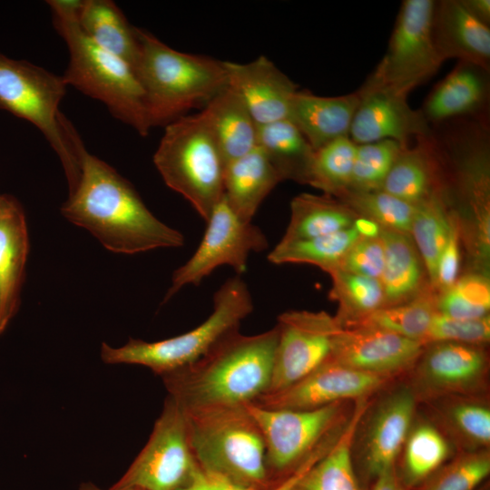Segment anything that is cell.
Segmentation results:
<instances>
[{"label": "cell", "mask_w": 490, "mask_h": 490, "mask_svg": "<svg viewBox=\"0 0 490 490\" xmlns=\"http://www.w3.org/2000/svg\"><path fill=\"white\" fill-rule=\"evenodd\" d=\"M67 129L81 173L62 204V215L113 253L137 254L181 247L182 233L160 220L125 178L90 153L70 121Z\"/></svg>", "instance_id": "1"}, {"label": "cell", "mask_w": 490, "mask_h": 490, "mask_svg": "<svg viewBox=\"0 0 490 490\" xmlns=\"http://www.w3.org/2000/svg\"><path fill=\"white\" fill-rule=\"evenodd\" d=\"M278 340L277 328L230 335L189 367L162 377L183 410L243 406L268 392Z\"/></svg>", "instance_id": "2"}, {"label": "cell", "mask_w": 490, "mask_h": 490, "mask_svg": "<svg viewBox=\"0 0 490 490\" xmlns=\"http://www.w3.org/2000/svg\"><path fill=\"white\" fill-rule=\"evenodd\" d=\"M80 2H46L54 27L69 53L62 76L67 86L102 102L116 119L146 136L152 126L142 85L130 64L99 46L81 29L77 17Z\"/></svg>", "instance_id": "3"}, {"label": "cell", "mask_w": 490, "mask_h": 490, "mask_svg": "<svg viewBox=\"0 0 490 490\" xmlns=\"http://www.w3.org/2000/svg\"><path fill=\"white\" fill-rule=\"evenodd\" d=\"M140 57L136 74L144 90L152 128L165 126L228 85L225 62L172 49L136 27Z\"/></svg>", "instance_id": "4"}, {"label": "cell", "mask_w": 490, "mask_h": 490, "mask_svg": "<svg viewBox=\"0 0 490 490\" xmlns=\"http://www.w3.org/2000/svg\"><path fill=\"white\" fill-rule=\"evenodd\" d=\"M201 473L236 486L267 490L264 440L245 405L183 410Z\"/></svg>", "instance_id": "5"}, {"label": "cell", "mask_w": 490, "mask_h": 490, "mask_svg": "<svg viewBox=\"0 0 490 490\" xmlns=\"http://www.w3.org/2000/svg\"><path fill=\"white\" fill-rule=\"evenodd\" d=\"M252 310L250 289L236 276L227 279L216 291L211 314L195 328L158 341L130 338L121 347L103 342L101 358L109 365L142 366L163 377L200 360L224 338L239 331L241 322Z\"/></svg>", "instance_id": "6"}, {"label": "cell", "mask_w": 490, "mask_h": 490, "mask_svg": "<svg viewBox=\"0 0 490 490\" xmlns=\"http://www.w3.org/2000/svg\"><path fill=\"white\" fill-rule=\"evenodd\" d=\"M153 163L165 184L206 221L223 196L225 164L204 109L164 126Z\"/></svg>", "instance_id": "7"}, {"label": "cell", "mask_w": 490, "mask_h": 490, "mask_svg": "<svg viewBox=\"0 0 490 490\" xmlns=\"http://www.w3.org/2000/svg\"><path fill=\"white\" fill-rule=\"evenodd\" d=\"M62 75L0 53V108L28 121L44 136L63 166L69 191L80 178V162L59 111L66 93Z\"/></svg>", "instance_id": "8"}, {"label": "cell", "mask_w": 490, "mask_h": 490, "mask_svg": "<svg viewBox=\"0 0 490 490\" xmlns=\"http://www.w3.org/2000/svg\"><path fill=\"white\" fill-rule=\"evenodd\" d=\"M201 474L191 448L184 411L167 396L147 443L112 486L183 490Z\"/></svg>", "instance_id": "9"}, {"label": "cell", "mask_w": 490, "mask_h": 490, "mask_svg": "<svg viewBox=\"0 0 490 490\" xmlns=\"http://www.w3.org/2000/svg\"><path fill=\"white\" fill-rule=\"evenodd\" d=\"M436 2L405 0L386 54L365 83L407 94L430 78L444 62L433 36Z\"/></svg>", "instance_id": "10"}, {"label": "cell", "mask_w": 490, "mask_h": 490, "mask_svg": "<svg viewBox=\"0 0 490 490\" xmlns=\"http://www.w3.org/2000/svg\"><path fill=\"white\" fill-rule=\"evenodd\" d=\"M260 429L271 486L291 475L328 436L340 414V402L308 410L270 409L245 405Z\"/></svg>", "instance_id": "11"}, {"label": "cell", "mask_w": 490, "mask_h": 490, "mask_svg": "<svg viewBox=\"0 0 490 490\" xmlns=\"http://www.w3.org/2000/svg\"><path fill=\"white\" fill-rule=\"evenodd\" d=\"M205 222L207 226L201 241L192 256L174 270L164 301L187 285H199L220 266H230L237 274L244 273L250 254L268 247L262 230L252 222L241 220L224 196Z\"/></svg>", "instance_id": "12"}, {"label": "cell", "mask_w": 490, "mask_h": 490, "mask_svg": "<svg viewBox=\"0 0 490 490\" xmlns=\"http://www.w3.org/2000/svg\"><path fill=\"white\" fill-rule=\"evenodd\" d=\"M486 139L462 140L456 167L459 212L456 213L472 270L489 275L490 161Z\"/></svg>", "instance_id": "13"}, {"label": "cell", "mask_w": 490, "mask_h": 490, "mask_svg": "<svg viewBox=\"0 0 490 490\" xmlns=\"http://www.w3.org/2000/svg\"><path fill=\"white\" fill-rule=\"evenodd\" d=\"M278 340L270 386L279 391L327 360L341 325L325 311L289 310L278 318Z\"/></svg>", "instance_id": "14"}, {"label": "cell", "mask_w": 490, "mask_h": 490, "mask_svg": "<svg viewBox=\"0 0 490 490\" xmlns=\"http://www.w3.org/2000/svg\"><path fill=\"white\" fill-rule=\"evenodd\" d=\"M383 377L365 373L328 358L296 383L251 402L270 409L308 410L347 398H358L380 387Z\"/></svg>", "instance_id": "15"}, {"label": "cell", "mask_w": 490, "mask_h": 490, "mask_svg": "<svg viewBox=\"0 0 490 490\" xmlns=\"http://www.w3.org/2000/svg\"><path fill=\"white\" fill-rule=\"evenodd\" d=\"M360 91L362 97L348 132L357 145L393 140L407 146L413 136L430 137L426 120L409 106L407 96L366 83Z\"/></svg>", "instance_id": "16"}, {"label": "cell", "mask_w": 490, "mask_h": 490, "mask_svg": "<svg viewBox=\"0 0 490 490\" xmlns=\"http://www.w3.org/2000/svg\"><path fill=\"white\" fill-rule=\"evenodd\" d=\"M425 344L366 326L340 327L330 358L354 369L379 377L403 369L422 353Z\"/></svg>", "instance_id": "17"}, {"label": "cell", "mask_w": 490, "mask_h": 490, "mask_svg": "<svg viewBox=\"0 0 490 490\" xmlns=\"http://www.w3.org/2000/svg\"><path fill=\"white\" fill-rule=\"evenodd\" d=\"M228 85L241 98L257 125L289 119L297 85L269 58L225 61Z\"/></svg>", "instance_id": "18"}, {"label": "cell", "mask_w": 490, "mask_h": 490, "mask_svg": "<svg viewBox=\"0 0 490 490\" xmlns=\"http://www.w3.org/2000/svg\"><path fill=\"white\" fill-rule=\"evenodd\" d=\"M29 253L24 210L10 194H0V336L19 310Z\"/></svg>", "instance_id": "19"}, {"label": "cell", "mask_w": 490, "mask_h": 490, "mask_svg": "<svg viewBox=\"0 0 490 490\" xmlns=\"http://www.w3.org/2000/svg\"><path fill=\"white\" fill-rule=\"evenodd\" d=\"M433 36L443 61L456 58L488 71L489 25L475 18L460 0L436 2Z\"/></svg>", "instance_id": "20"}, {"label": "cell", "mask_w": 490, "mask_h": 490, "mask_svg": "<svg viewBox=\"0 0 490 490\" xmlns=\"http://www.w3.org/2000/svg\"><path fill=\"white\" fill-rule=\"evenodd\" d=\"M361 97L360 89L346 95L331 97L298 90L289 120L316 151L338 138L348 136Z\"/></svg>", "instance_id": "21"}, {"label": "cell", "mask_w": 490, "mask_h": 490, "mask_svg": "<svg viewBox=\"0 0 490 490\" xmlns=\"http://www.w3.org/2000/svg\"><path fill=\"white\" fill-rule=\"evenodd\" d=\"M414 411L415 398L407 390L394 394L378 409L365 447L366 467L372 476L394 468L410 432Z\"/></svg>", "instance_id": "22"}, {"label": "cell", "mask_w": 490, "mask_h": 490, "mask_svg": "<svg viewBox=\"0 0 490 490\" xmlns=\"http://www.w3.org/2000/svg\"><path fill=\"white\" fill-rule=\"evenodd\" d=\"M281 179L263 152H250L225 165L223 196L245 222H252L257 211Z\"/></svg>", "instance_id": "23"}, {"label": "cell", "mask_w": 490, "mask_h": 490, "mask_svg": "<svg viewBox=\"0 0 490 490\" xmlns=\"http://www.w3.org/2000/svg\"><path fill=\"white\" fill-rule=\"evenodd\" d=\"M379 239L385 251L379 278L385 306L409 301L426 290V271L409 234L381 229ZM428 280V279H427Z\"/></svg>", "instance_id": "24"}, {"label": "cell", "mask_w": 490, "mask_h": 490, "mask_svg": "<svg viewBox=\"0 0 490 490\" xmlns=\"http://www.w3.org/2000/svg\"><path fill=\"white\" fill-rule=\"evenodd\" d=\"M203 109L225 165L257 147L258 125L230 86L227 85Z\"/></svg>", "instance_id": "25"}, {"label": "cell", "mask_w": 490, "mask_h": 490, "mask_svg": "<svg viewBox=\"0 0 490 490\" xmlns=\"http://www.w3.org/2000/svg\"><path fill=\"white\" fill-rule=\"evenodd\" d=\"M78 23L84 34L99 46L130 64L136 73L140 44L136 26L111 0H81Z\"/></svg>", "instance_id": "26"}, {"label": "cell", "mask_w": 490, "mask_h": 490, "mask_svg": "<svg viewBox=\"0 0 490 490\" xmlns=\"http://www.w3.org/2000/svg\"><path fill=\"white\" fill-rule=\"evenodd\" d=\"M485 364V355L478 346L436 342L425 354L420 373L435 388L459 389L476 382Z\"/></svg>", "instance_id": "27"}, {"label": "cell", "mask_w": 490, "mask_h": 490, "mask_svg": "<svg viewBox=\"0 0 490 490\" xmlns=\"http://www.w3.org/2000/svg\"><path fill=\"white\" fill-rule=\"evenodd\" d=\"M485 72L460 62L427 97L421 112L426 122H440L477 110L486 98Z\"/></svg>", "instance_id": "28"}, {"label": "cell", "mask_w": 490, "mask_h": 490, "mask_svg": "<svg viewBox=\"0 0 490 490\" xmlns=\"http://www.w3.org/2000/svg\"><path fill=\"white\" fill-rule=\"evenodd\" d=\"M362 401L324 455L299 479L293 490H362L352 461V444L365 412Z\"/></svg>", "instance_id": "29"}, {"label": "cell", "mask_w": 490, "mask_h": 490, "mask_svg": "<svg viewBox=\"0 0 490 490\" xmlns=\"http://www.w3.org/2000/svg\"><path fill=\"white\" fill-rule=\"evenodd\" d=\"M257 147L281 181L293 180L308 184L315 150L290 120L258 125Z\"/></svg>", "instance_id": "30"}, {"label": "cell", "mask_w": 490, "mask_h": 490, "mask_svg": "<svg viewBox=\"0 0 490 490\" xmlns=\"http://www.w3.org/2000/svg\"><path fill=\"white\" fill-rule=\"evenodd\" d=\"M358 216L338 198L326 193H301L290 202V220L280 240L336 233L352 227Z\"/></svg>", "instance_id": "31"}, {"label": "cell", "mask_w": 490, "mask_h": 490, "mask_svg": "<svg viewBox=\"0 0 490 490\" xmlns=\"http://www.w3.org/2000/svg\"><path fill=\"white\" fill-rule=\"evenodd\" d=\"M418 140L416 147L401 151L380 189L413 205L438 191L428 138Z\"/></svg>", "instance_id": "32"}, {"label": "cell", "mask_w": 490, "mask_h": 490, "mask_svg": "<svg viewBox=\"0 0 490 490\" xmlns=\"http://www.w3.org/2000/svg\"><path fill=\"white\" fill-rule=\"evenodd\" d=\"M453 214L439 191L415 208L410 236L423 260L431 289L435 286L438 259L448 239Z\"/></svg>", "instance_id": "33"}, {"label": "cell", "mask_w": 490, "mask_h": 490, "mask_svg": "<svg viewBox=\"0 0 490 490\" xmlns=\"http://www.w3.org/2000/svg\"><path fill=\"white\" fill-rule=\"evenodd\" d=\"M360 238L354 226L328 235L303 240H280L269 253L273 264L306 263L327 273L340 267L349 248Z\"/></svg>", "instance_id": "34"}, {"label": "cell", "mask_w": 490, "mask_h": 490, "mask_svg": "<svg viewBox=\"0 0 490 490\" xmlns=\"http://www.w3.org/2000/svg\"><path fill=\"white\" fill-rule=\"evenodd\" d=\"M436 294L431 288L426 289L409 301L383 307L358 321L342 326L372 327L424 343L436 312Z\"/></svg>", "instance_id": "35"}, {"label": "cell", "mask_w": 490, "mask_h": 490, "mask_svg": "<svg viewBox=\"0 0 490 490\" xmlns=\"http://www.w3.org/2000/svg\"><path fill=\"white\" fill-rule=\"evenodd\" d=\"M332 279L329 297L338 304L340 325L358 321L385 306L379 279L337 269L328 273Z\"/></svg>", "instance_id": "36"}, {"label": "cell", "mask_w": 490, "mask_h": 490, "mask_svg": "<svg viewBox=\"0 0 490 490\" xmlns=\"http://www.w3.org/2000/svg\"><path fill=\"white\" fill-rule=\"evenodd\" d=\"M357 146L345 136L316 150L308 184L336 198L343 195L349 188Z\"/></svg>", "instance_id": "37"}, {"label": "cell", "mask_w": 490, "mask_h": 490, "mask_svg": "<svg viewBox=\"0 0 490 490\" xmlns=\"http://www.w3.org/2000/svg\"><path fill=\"white\" fill-rule=\"evenodd\" d=\"M449 446L442 434L428 424L410 431L405 443L404 483L416 485L424 482L446 461Z\"/></svg>", "instance_id": "38"}, {"label": "cell", "mask_w": 490, "mask_h": 490, "mask_svg": "<svg viewBox=\"0 0 490 490\" xmlns=\"http://www.w3.org/2000/svg\"><path fill=\"white\" fill-rule=\"evenodd\" d=\"M338 199L346 202L358 216L373 220L381 229L410 235L416 205L382 190L347 191Z\"/></svg>", "instance_id": "39"}, {"label": "cell", "mask_w": 490, "mask_h": 490, "mask_svg": "<svg viewBox=\"0 0 490 490\" xmlns=\"http://www.w3.org/2000/svg\"><path fill=\"white\" fill-rule=\"evenodd\" d=\"M436 311L455 318H478L489 315V275L471 270L458 277L448 289L436 294Z\"/></svg>", "instance_id": "40"}, {"label": "cell", "mask_w": 490, "mask_h": 490, "mask_svg": "<svg viewBox=\"0 0 490 490\" xmlns=\"http://www.w3.org/2000/svg\"><path fill=\"white\" fill-rule=\"evenodd\" d=\"M407 147L393 140L359 144L348 191L380 190L401 151Z\"/></svg>", "instance_id": "41"}, {"label": "cell", "mask_w": 490, "mask_h": 490, "mask_svg": "<svg viewBox=\"0 0 490 490\" xmlns=\"http://www.w3.org/2000/svg\"><path fill=\"white\" fill-rule=\"evenodd\" d=\"M489 339V315L478 318H455L436 311L424 343L456 342L480 346Z\"/></svg>", "instance_id": "42"}, {"label": "cell", "mask_w": 490, "mask_h": 490, "mask_svg": "<svg viewBox=\"0 0 490 490\" xmlns=\"http://www.w3.org/2000/svg\"><path fill=\"white\" fill-rule=\"evenodd\" d=\"M489 473L486 453L465 456L446 466L423 490H475Z\"/></svg>", "instance_id": "43"}, {"label": "cell", "mask_w": 490, "mask_h": 490, "mask_svg": "<svg viewBox=\"0 0 490 490\" xmlns=\"http://www.w3.org/2000/svg\"><path fill=\"white\" fill-rule=\"evenodd\" d=\"M385 260L383 244L378 238H359L347 251L340 267L350 273L379 279Z\"/></svg>", "instance_id": "44"}, {"label": "cell", "mask_w": 490, "mask_h": 490, "mask_svg": "<svg viewBox=\"0 0 490 490\" xmlns=\"http://www.w3.org/2000/svg\"><path fill=\"white\" fill-rule=\"evenodd\" d=\"M451 420L467 439L478 445L490 441V411L478 403L463 402L453 407Z\"/></svg>", "instance_id": "45"}, {"label": "cell", "mask_w": 490, "mask_h": 490, "mask_svg": "<svg viewBox=\"0 0 490 490\" xmlns=\"http://www.w3.org/2000/svg\"><path fill=\"white\" fill-rule=\"evenodd\" d=\"M460 267V234L456 213L446 243L439 256L434 289L439 292L452 286L458 278Z\"/></svg>", "instance_id": "46"}, {"label": "cell", "mask_w": 490, "mask_h": 490, "mask_svg": "<svg viewBox=\"0 0 490 490\" xmlns=\"http://www.w3.org/2000/svg\"><path fill=\"white\" fill-rule=\"evenodd\" d=\"M326 446H318L309 457L288 478L267 490H293L302 475L327 451ZM183 490H257L233 485L227 482L207 476L202 473L190 486Z\"/></svg>", "instance_id": "47"}, {"label": "cell", "mask_w": 490, "mask_h": 490, "mask_svg": "<svg viewBox=\"0 0 490 490\" xmlns=\"http://www.w3.org/2000/svg\"><path fill=\"white\" fill-rule=\"evenodd\" d=\"M465 8L477 20L489 25L490 1L489 0H460Z\"/></svg>", "instance_id": "48"}, {"label": "cell", "mask_w": 490, "mask_h": 490, "mask_svg": "<svg viewBox=\"0 0 490 490\" xmlns=\"http://www.w3.org/2000/svg\"><path fill=\"white\" fill-rule=\"evenodd\" d=\"M371 490H406L395 469L387 470L375 477Z\"/></svg>", "instance_id": "49"}, {"label": "cell", "mask_w": 490, "mask_h": 490, "mask_svg": "<svg viewBox=\"0 0 490 490\" xmlns=\"http://www.w3.org/2000/svg\"><path fill=\"white\" fill-rule=\"evenodd\" d=\"M353 226L361 238H378L381 231L377 223L360 216L356 218Z\"/></svg>", "instance_id": "50"}, {"label": "cell", "mask_w": 490, "mask_h": 490, "mask_svg": "<svg viewBox=\"0 0 490 490\" xmlns=\"http://www.w3.org/2000/svg\"><path fill=\"white\" fill-rule=\"evenodd\" d=\"M78 490H104L92 482H84L80 485ZM106 490H141L135 487H113Z\"/></svg>", "instance_id": "51"}]
</instances>
